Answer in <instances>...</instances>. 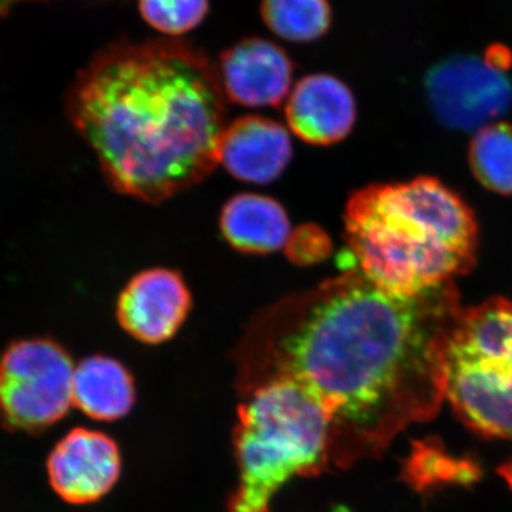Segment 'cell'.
I'll use <instances>...</instances> for the list:
<instances>
[{"instance_id":"277c9868","label":"cell","mask_w":512,"mask_h":512,"mask_svg":"<svg viewBox=\"0 0 512 512\" xmlns=\"http://www.w3.org/2000/svg\"><path fill=\"white\" fill-rule=\"evenodd\" d=\"M242 397L234 430L238 485L225 512H269L293 478L329 470L330 420L292 380H272Z\"/></svg>"},{"instance_id":"ba28073f","label":"cell","mask_w":512,"mask_h":512,"mask_svg":"<svg viewBox=\"0 0 512 512\" xmlns=\"http://www.w3.org/2000/svg\"><path fill=\"white\" fill-rule=\"evenodd\" d=\"M215 66L225 99L249 109L279 106L293 87L291 55L266 37L238 40L222 50Z\"/></svg>"},{"instance_id":"5bb4252c","label":"cell","mask_w":512,"mask_h":512,"mask_svg":"<svg viewBox=\"0 0 512 512\" xmlns=\"http://www.w3.org/2000/svg\"><path fill=\"white\" fill-rule=\"evenodd\" d=\"M136 403V384L127 367L111 357L93 355L74 367L73 404L99 421L126 417Z\"/></svg>"},{"instance_id":"9c48e42d","label":"cell","mask_w":512,"mask_h":512,"mask_svg":"<svg viewBox=\"0 0 512 512\" xmlns=\"http://www.w3.org/2000/svg\"><path fill=\"white\" fill-rule=\"evenodd\" d=\"M120 471L116 441L94 430L70 431L47 460L50 484L70 504L96 503L110 493Z\"/></svg>"},{"instance_id":"30bf717a","label":"cell","mask_w":512,"mask_h":512,"mask_svg":"<svg viewBox=\"0 0 512 512\" xmlns=\"http://www.w3.org/2000/svg\"><path fill=\"white\" fill-rule=\"evenodd\" d=\"M190 309L184 279L170 269L156 268L128 282L117 301V319L134 339L160 345L174 338Z\"/></svg>"},{"instance_id":"5b68a950","label":"cell","mask_w":512,"mask_h":512,"mask_svg":"<svg viewBox=\"0 0 512 512\" xmlns=\"http://www.w3.org/2000/svg\"><path fill=\"white\" fill-rule=\"evenodd\" d=\"M446 397L484 436L512 439V302L461 309L444 353Z\"/></svg>"},{"instance_id":"7a4b0ae2","label":"cell","mask_w":512,"mask_h":512,"mask_svg":"<svg viewBox=\"0 0 512 512\" xmlns=\"http://www.w3.org/2000/svg\"><path fill=\"white\" fill-rule=\"evenodd\" d=\"M225 101L217 66L201 47L121 39L79 70L64 111L114 190L158 204L220 163Z\"/></svg>"},{"instance_id":"52a82bcc","label":"cell","mask_w":512,"mask_h":512,"mask_svg":"<svg viewBox=\"0 0 512 512\" xmlns=\"http://www.w3.org/2000/svg\"><path fill=\"white\" fill-rule=\"evenodd\" d=\"M426 93L440 123L454 130H480L512 109L510 77L480 57L454 56L431 67Z\"/></svg>"},{"instance_id":"ffe728a7","label":"cell","mask_w":512,"mask_h":512,"mask_svg":"<svg viewBox=\"0 0 512 512\" xmlns=\"http://www.w3.org/2000/svg\"><path fill=\"white\" fill-rule=\"evenodd\" d=\"M483 59L490 64L491 67L501 70V72H507L512 63L511 52L503 45L488 47V49L485 50Z\"/></svg>"},{"instance_id":"8fae6325","label":"cell","mask_w":512,"mask_h":512,"mask_svg":"<svg viewBox=\"0 0 512 512\" xmlns=\"http://www.w3.org/2000/svg\"><path fill=\"white\" fill-rule=\"evenodd\" d=\"M285 116L295 136L313 146H330L345 140L355 127L356 99L339 77L312 73L292 87Z\"/></svg>"},{"instance_id":"4fadbf2b","label":"cell","mask_w":512,"mask_h":512,"mask_svg":"<svg viewBox=\"0 0 512 512\" xmlns=\"http://www.w3.org/2000/svg\"><path fill=\"white\" fill-rule=\"evenodd\" d=\"M220 222L228 244L245 254L279 251L291 235L284 207L272 198L249 192L235 195L225 204Z\"/></svg>"},{"instance_id":"d6986e66","label":"cell","mask_w":512,"mask_h":512,"mask_svg":"<svg viewBox=\"0 0 512 512\" xmlns=\"http://www.w3.org/2000/svg\"><path fill=\"white\" fill-rule=\"evenodd\" d=\"M289 258L295 264H316L328 256L330 241L328 235L318 227L305 225L291 232L285 245Z\"/></svg>"},{"instance_id":"8992f818","label":"cell","mask_w":512,"mask_h":512,"mask_svg":"<svg viewBox=\"0 0 512 512\" xmlns=\"http://www.w3.org/2000/svg\"><path fill=\"white\" fill-rule=\"evenodd\" d=\"M72 357L49 338L15 340L0 355V423L40 433L73 403Z\"/></svg>"},{"instance_id":"6da1fadb","label":"cell","mask_w":512,"mask_h":512,"mask_svg":"<svg viewBox=\"0 0 512 512\" xmlns=\"http://www.w3.org/2000/svg\"><path fill=\"white\" fill-rule=\"evenodd\" d=\"M461 309L454 282L400 298L346 272L252 319L235 350L237 389L298 383L328 414L330 467L355 466L439 412Z\"/></svg>"},{"instance_id":"44dd1931","label":"cell","mask_w":512,"mask_h":512,"mask_svg":"<svg viewBox=\"0 0 512 512\" xmlns=\"http://www.w3.org/2000/svg\"><path fill=\"white\" fill-rule=\"evenodd\" d=\"M500 474L503 476L504 480L507 481L512 490V458L500 468Z\"/></svg>"},{"instance_id":"9a60e30c","label":"cell","mask_w":512,"mask_h":512,"mask_svg":"<svg viewBox=\"0 0 512 512\" xmlns=\"http://www.w3.org/2000/svg\"><path fill=\"white\" fill-rule=\"evenodd\" d=\"M259 15L272 35L295 45L319 42L333 26L329 0H261Z\"/></svg>"},{"instance_id":"2e32d148","label":"cell","mask_w":512,"mask_h":512,"mask_svg":"<svg viewBox=\"0 0 512 512\" xmlns=\"http://www.w3.org/2000/svg\"><path fill=\"white\" fill-rule=\"evenodd\" d=\"M468 161L478 183L487 190L512 195V124L481 127L471 140Z\"/></svg>"},{"instance_id":"e0dca14e","label":"cell","mask_w":512,"mask_h":512,"mask_svg":"<svg viewBox=\"0 0 512 512\" xmlns=\"http://www.w3.org/2000/svg\"><path fill=\"white\" fill-rule=\"evenodd\" d=\"M141 19L154 32L183 39L210 15L211 0H137Z\"/></svg>"},{"instance_id":"ac0fdd59","label":"cell","mask_w":512,"mask_h":512,"mask_svg":"<svg viewBox=\"0 0 512 512\" xmlns=\"http://www.w3.org/2000/svg\"><path fill=\"white\" fill-rule=\"evenodd\" d=\"M476 466L448 456L443 448L420 443L404 467V477L413 487L426 488L439 483H468L476 480Z\"/></svg>"},{"instance_id":"7c38bea8","label":"cell","mask_w":512,"mask_h":512,"mask_svg":"<svg viewBox=\"0 0 512 512\" xmlns=\"http://www.w3.org/2000/svg\"><path fill=\"white\" fill-rule=\"evenodd\" d=\"M291 158L288 130L268 117H239L222 131L218 161L245 183H272L284 173Z\"/></svg>"},{"instance_id":"3957f363","label":"cell","mask_w":512,"mask_h":512,"mask_svg":"<svg viewBox=\"0 0 512 512\" xmlns=\"http://www.w3.org/2000/svg\"><path fill=\"white\" fill-rule=\"evenodd\" d=\"M345 232L356 271L400 298L453 284L476 262L473 212L431 177L355 192L346 205Z\"/></svg>"}]
</instances>
